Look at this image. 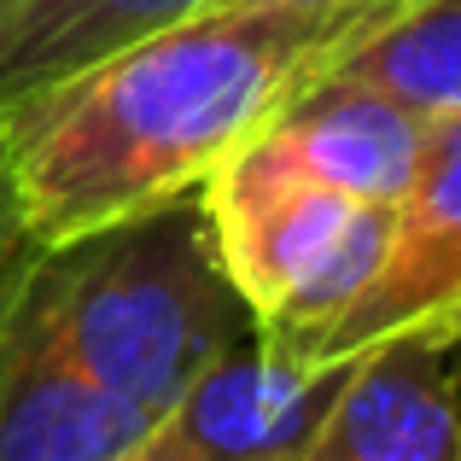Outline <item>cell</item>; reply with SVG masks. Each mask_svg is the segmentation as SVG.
Instances as JSON below:
<instances>
[{"label":"cell","instance_id":"1","mask_svg":"<svg viewBox=\"0 0 461 461\" xmlns=\"http://www.w3.org/2000/svg\"><path fill=\"white\" fill-rule=\"evenodd\" d=\"M345 47V30L298 12L211 6L6 105L0 147L30 234L47 251L199 193Z\"/></svg>","mask_w":461,"mask_h":461},{"label":"cell","instance_id":"2","mask_svg":"<svg viewBox=\"0 0 461 461\" xmlns=\"http://www.w3.org/2000/svg\"><path fill=\"white\" fill-rule=\"evenodd\" d=\"M23 315L70 374L158 427L258 333L222 269L204 193L47 246L23 275Z\"/></svg>","mask_w":461,"mask_h":461},{"label":"cell","instance_id":"3","mask_svg":"<svg viewBox=\"0 0 461 461\" xmlns=\"http://www.w3.org/2000/svg\"><path fill=\"white\" fill-rule=\"evenodd\" d=\"M199 193L258 339L293 362H321L333 327L385 269L397 204L304 181L263 135L216 164Z\"/></svg>","mask_w":461,"mask_h":461},{"label":"cell","instance_id":"4","mask_svg":"<svg viewBox=\"0 0 461 461\" xmlns=\"http://www.w3.org/2000/svg\"><path fill=\"white\" fill-rule=\"evenodd\" d=\"M298 461H461V380L450 357L415 327L362 345Z\"/></svg>","mask_w":461,"mask_h":461},{"label":"cell","instance_id":"5","mask_svg":"<svg viewBox=\"0 0 461 461\" xmlns=\"http://www.w3.org/2000/svg\"><path fill=\"white\" fill-rule=\"evenodd\" d=\"M350 362H293L258 333L234 345L169 415L187 461H298Z\"/></svg>","mask_w":461,"mask_h":461},{"label":"cell","instance_id":"6","mask_svg":"<svg viewBox=\"0 0 461 461\" xmlns=\"http://www.w3.org/2000/svg\"><path fill=\"white\" fill-rule=\"evenodd\" d=\"M450 304H461V112L432 129L427 158L397 199L385 269L333 327L321 362H350L362 345L397 327H420Z\"/></svg>","mask_w":461,"mask_h":461},{"label":"cell","instance_id":"7","mask_svg":"<svg viewBox=\"0 0 461 461\" xmlns=\"http://www.w3.org/2000/svg\"><path fill=\"white\" fill-rule=\"evenodd\" d=\"M263 140L304 181H321L368 204H397L427 158L432 123H420L415 112L362 82L315 77L304 94L286 100V112L263 129Z\"/></svg>","mask_w":461,"mask_h":461},{"label":"cell","instance_id":"8","mask_svg":"<svg viewBox=\"0 0 461 461\" xmlns=\"http://www.w3.org/2000/svg\"><path fill=\"white\" fill-rule=\"evenodd\" d=\"M158 432L140 409L88 385L23 315V286L0 327V461H123Z\"/></svg>","mask_w":461,"mask_h":461},{"label":"cell","instance_id":"9","mask_svg":"<svg viewBox=\"0 0 461 461\" xmlns=\"http://www.w3.org/2000/svg\"><path fill=\"white\" fill-rule=\"evenodd\" d=\"M222 0H0V112Z\"/></svg>","mask_w":461,"mask_h":461},{"label":"cell","instance_id":"10","mask_svg":"<svg viewBox=\"0 0 461 461\" xmlns=\"http://www.w3.org/2000/svg\"><path fill=\"white\" fill-rule=\"evenodd\" d=\"M321 77L362 82L438 129L461 112V0H409L392 23L345 47Z\"/></svg>","mask_w":461,"mask_h":461},{"label":"cell","instance_id":"11","mask_svg":"<svg viewBox=\"0 0 461 461\" xmlns=\"http://www.w3.org/2000/svg\"><path fill=\"white\" fill-rule=\"evenodd\" d=\"M35 258H41V240L23 222L18 187H12V164H6V147H0V327H6L12 304H18V286H23Z\"/></svg>","mask_w":461,"mask_h":461},{"label":"cell","instance_id":"12","mask_svg":"<svg viewBox=\"0 0 461 461\" xmlns=\"http://www.w3.org/2000/svg\"><path fill=\"white\" fill-rule=\"evenodd\" d=\"M222 6H275V12H298V18L333 23V30L350 35V47L362 35H374L380 23H392L409 0H222Z\"/></svg>","mask_w":461,"mask_h":461},{"label":"cell","instance_id":"13","mask_svg":"<svg viewBox=\"0 0 461 461\" xmlns=\"http://www.w3.org/2000/svg\"><path fill=\"white\" fill-rule=\"evenodd\" d=\"M415 333L427 339V345H438L444 357H456V350H461V304H450V310H438V315H432V321H420Z\"/></svg>","mask_w":461,"mask_h":461},{"label":"cell","instance_id":"14","mask_svg":"<svg viewBox=\"0 0 461 461\" xmlns=\"http://www.w3.org/2000/svg\"><path fill=\"white\" fill-rule=\"evenodd\" d=\"M123 461H187V450H181V438L169 432V420H164V427H158L152 438L140 444V450H129Z\"/></svg>","mask_w":461,"mask_h":461}]
</instances>
